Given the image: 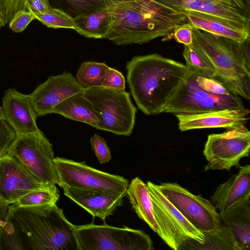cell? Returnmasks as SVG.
<instances>
[{
	"instance_id": "1",
	"label": "cell",
	"mask_w": 250,
	"mask_h": 250,
	"mask_svg": "<svg viewBox=\"0 0 250 250\" xmlns=\"http://www.w3.org/2000/svg\"><path fill=\"white\" fill-rule=\"evenodd\" d=\"M111 17L105 39L116 45L142 44L173 35L189 23L185 15L152 0H104Z\"/></svg>"
},
{
	"instance_id": "2",
	"label": "cell",
	"mask_w": 250,
	"mask_h": 250,
	"mask_svg": "<svg viewBox=\"0 0 250 250\" xmlns=\"http://www.w3.org/2000/svg\"><path fill=\"white\" fill-rule=\"evenodd\" d=\"M126 69L131 94L146 115L163 112L187 71L183 63L157 53L133 57Z\"/></svg>"
},
{
	"instance_id": "3",
	"label": "cell",
	"mask_w": 250,
	"mask_h": 250,
	"mask_svg": "<svg viewBox=\"0 0 250 250\" xmlns=\"http://www.w3.org/2000/svg\"><path fill=\"white\" fill-rule=\"evenodd\" d=\"M8 213L34 250H80L76 226L56 204L31 207L9 205Z\"/></svg>"
},
{
	"instance_id": "4",
	"label": "cell",
	"mask_w": 250,
	"mask_h": 250,
	"mask_svg": "<svg viewBox=\"0 0 250 250\" xmlns=\"http://www.w3.org/2000/svg\"><path fill=\"white\" fill-rule=\"evenodd\" d=\"M187 71L163 111L195 114L244 108L241 97L221 81L187 66Z\"/></svg>"
},
{
	"instance_id": "5",
	"label": "cell",
	"mask_w": 250,
	"mask_h": 250,
	"mask_svg": "<svg viewBox=\"0 0 250 250\" xmlns=\"http://www.w3.org/2000/svg\"><path fill=\"white\" fill-rule=\"evenodd\" d=\"M193 44L209 59L218 79L240 97L250 99V71L246 68L239 42L191 27Z\"/></svg>"
},
{
	"instance_id": "6",
	"label": "cell",
	"mask_w": 250,
	"mask_h": 250,
	"mask_svg": "<svg viewBox=\"0 0 250 250\" xmlns=\"http://www.w3.org/2000/svg\"><path fill=\"white\" fill-rule=\"evenodd\" d=\"M83 95L92 103L98 119L93 127L118 135L131 134L137 109L129 93L95 87L84 89Z\"/></svg>"
},
{
	"instance_id": "7",
	"label": "cell",
	"mask_w": 250,
	"mask_h": 250,
	"mask_svg": "<svg viewBox=\"0 0 250 250\" xmlns=\"http://www.w3.org/2000/svg\"><path fill=\"white\" fill-rule=\"evenodd\" d=\"M80 250H153L143 231L93 223L76 226Z\"/></svg>"
},
{
	"instance_id": "8",
	"label": "cell",
	"mask_w": 250,
	"mask_h": 250,
	"mask_svg": "<svg viewBox=\"0 0 250 250\" xmlns=\"http://www.w3.org/2000/svg\"><path fill=\"white\" fill-rule=\"evenodd\" d=\"M6 153L16 158L43 184L58 185L53 146L43 132L16 134Z\"/></svg>"
},
{
	"instance_id": "9",
	"label": "cell",
	"mask_w": 250,
	"mask_h": 250,
	"mask_svg": "<svg viewBox=\"0 0 250 250\" xmlns=\"http://www.w3.org/2000/svg\"><path fill=\"white\" fill-rule=\"evenodd\" d=\"M158 227V234L172 250H179L185 243L192 239L200 244L205 236L194 227L150 181L146 183Z\"/></svg>"
},
{
	"instance_id": "10",
	"label": "cell",
	"mask_w": 250,
	"mask_h": 250,
	"mask_svg": "<svg viewBox=\"0 0 250 250\" xmlns=\"http://www.w3.org/2000/svg\"><path fill=\"white\" fill-rule=\"evenodd\" d=\"M157 186L186 219L204 234H215L221 230L223 225L220 214L208 200L192 194L176 183Z\"/></svg>"
},
{
	"instance_id": "11",
	"label": "cell",
	"mask_w": 250,
	"mask_h": 250,
	"mask_svg": "<svg viewBox=\"0 0 250 250\" xmlns=\"http://www.w3.org/2000/svg\"><path fill=\"white\" fill-rule=\"evenodd\" d=\"M58 185L64 187L126 192L129 185L125 178L97 170L85 162L57 157L54 159Z\"/></svg>"
},
{
	"instance_id": "12",
	"label": "cell",
	"mask_w": 250,
	"mask_h": 250,
	"mask_svg": "<svg viewBox=\"0 0 250 250\" xmlns=\"http://www.w3.org/2000/svg\"><path fill=\"white\" fill-rule=\"evenodd\" d=\"M250 148V131L245 125L209 134L203 151L208 162L205 170L239 168L241 159L249 156Z\"/></svg>"
},
{
	"instance_id": "13",
	"label": "cell",
	"mask_w": 250,
	"mask_h": 250,
	"mask_svg": "<svg viewBox=\"0 0 250 250\" xmlns=\"http://www.w3.org/2000/svg\"><path fill=\"white\" fill-rule=\"evenodd\" d=\"M178 12L222 19L250 31V6L243 0H152Z\"/></svg>"
},
{
	"instance_id": "14",
	"label": "cell",
	"mask_w": 250,
	"mask_h": 250,
	"mask_svg": "<svg viewBox=\"0 0 250 250\" xmlns=\"http://www.w3.org/2000/svg\"><path fill=\"white\" fill-rule=\"evenodd\" d=\"M47 186L16 158L7 153L0 155V200L12 204L26 194Z\"/></svg>"
},
{
	"instance_id": "15",
	"label": "cell",
	"mask_w": 250,
	"mask_h": 250,
	"mask_svg": "<svg viewBox=\"0 0 250 250\" xmlns=\"http://www.w3.org/2000/svg\"><path fill=\"white\" fill-rule=\"evenodd\" d=\"M84 90L76 77L64 71L50 76L29 95L37 116H42L53 113L56 105L72 95L83 92Z\"/></svg>"
},
{
	"instance_id": "16",
	"label": "cell",
	"mask_w": 250,
	"mask_h": 250,
	"mask_svg": "<svg viewBox=\"0 0 250 250\" xmlns=\"http://www.w3.org/2000/svg\"><path fill=\"white\" fill-rule=\"evenodd\" d=\"M250 110L246 108L224 109L195 114H174L179 129L185 131L193 129L225 128L234 129L245 125Z\"/></svg>"
},
{
	"instance_id": "17",
	"label": "cell",
	"mask_w": 250,
	"mask_h": 250,
	"mask_svg": "<svg viewBox=\"0 0 250 250\" xmlns=\"http://www.w3.org/2000/svg\"><path fill=\"white\" fill-rule=\"evenodd\" d=\"M2 102L4 119L16 134L42 133L37 125L38 116L29 95L9 88L4 91Z\"/></svg>"
},
{
	"instance_id": "18",
	"label": "cell",
	"mask_w": 250,
	"mask_h": 250,
	"mask_svg": "<svg viewBox=\"0 0 250 250\" xmlns=\"http://www.w3.org/2000/svg\"><path fill=\"white\" fill-rule=\"evenodd\" d=\"M64 194L94 217L105 221L114 210L122 206L126 192L64 187Z\"/></svg>"
},
{
	"instance_id": "19",
	"label": "cell",
	"mask_w": 250,
	"mask_h": 250,
	"mask_svg": "<svg viewBox=\"0 0 250 250\" xmlns=\"http://www.w3.org/2000/svg\"><path fill=\"white\" fill-rule=\"evenodd\" d=\"M237 174L219 185L211 196L212 203L223 214L250 200V166H240Z\"/></svg>"
},
{
	"instance_id": "20",
	"label": "cell",
	"mask_w": 250,
	"mask_h": 250,
	"mask_svg": "<svg viewBox=\"0 0 250 250\" xmlns=\"http://www.w3.org/2000/svg\"><path fill=\"white\" fill-rule=\"evenodd\" d=\"M191 27L208 33L241 42L250 37V31L228 21L196 12L185 14Z\"/></svg>"
},
{
	"instance_id": "21",
	"label": "cell",
	"mask_w": 250,
	"mask_h": 250,
	"mask_svg": "<svg viewBox=\"0 0 250 250\" xmlns=\"http://www.w3.org/2000/svg\"><path fill=\"white\" fill-rule=\"evenodd\" d=\"M220 216L222 225L230 232L238 250H250V200Z\"/></svg>"
},
{
	"instance_id": "22",
	"label": "cell",
	"mask_w": 250,
	"mask_h": 250,
	"mask_svg": "<svg viewBox=\"0 0 250 250\" xmlns=\"http://www.w3.org/2000/svg\"><path fill=\"white\" fill-rule=\"evenodd\" d=\"M74 30L87 38L104 39L109 34L111 17L107 7L74 17Z\"/></svg>"
},
{
	"instance_id": "23",
	"label": "cell",
	"mask_w": 250,
	"mask_h": 250,
	"mask_svg": "<svg viewBox=\"0 0 250 250\" xmlns=\"http://www.w3.org/2000/svg\"><path fill=\"white\" fill-rule=\"evenodd\" d=\"M126 194L138 216L146 223L152 230L158 233V227L146 184L139 177L133 179L128 185Z\"/></svg>"
},
{
	"instance_id": "24",
	"label": "cell",
	"mask_w": 250,
	"mask_h": 250,
	"mask_svg": "<svg viewBox=\"0 0 250 250\" xmlns=\"http://www.w3.org/2000/svg\"><path fill=\"white\" fill-rule=\"evenodd\" d=\"M53 113L92 127L98 120L92 103L84 96L83 92L72 95L54 107Z\"/></svg>"
},
{
	"instance_id": "25",
	"label": "cell",
	"mask_w": 250,
	"mask_h": 250,
	"mask_svg": "<svg viewBox=\"0 0 250 250\" xmlns=\"http://www.w3.org/2000/svg\"><path fill=\"white\" fill-rule=\"evenodd\" d=\"M109 67L104 62H83L77 72L76 78L84 89L101 87Z\"/></svg>"
},
{
	"instance_id": "26",
	"label": "cell",
	"mask_w": 250,
	"mask_h": 250,
	"mask_svg": "<svg viewBox=\"0 0 250 250\" xmlns=\"http://www.w3.org/2000/svg\"><path fill=\"white\" fill-rule=\"evenodd\" d=\"M21 233L18 225L7 212L0 221V250H25Z\"/></svg>"
},
{
	"instance_id": "27",
	"label": "cell",
	"mask_w": 250,
	"mask_h": 250,
	"mask_svg": "<svg viewBox=\"0 0 250 250\" xmlns=\"http://www.w3.org/2000/svg\"><path fill=\"white\" fill-rule=\"evenodd\" d=\"M183 56L186 61V66L219 80L218 75L212 63L193 43L189 46L184 45Z\"/></svg>"
},
{
	"instance_id": "28",
	"label": "cell",
	"mask_w": 250,
	"mask_h": 250,
	"mask_svg": "<svg viewBox=\"0 0 250 250\" xmlns=\"http://www.w3.org/2000/svg\"><path fill=\"white\" fill-rule=\"evenodd\" d=\"M60 198L56 185L34 190L21 197L15 203L18 207H31L56 204Z\"/></svg>"
},
{
	"instance_id": "29",
	"label": "cell",
	"mask_w": 250,
	"mask_h": 250,
	"mask_svg": "<svg viewBox=\"0 0 250 250\" xmlns=\"http://www.w3.org/2000/svg\"><path fill=\"white\" fill-rule=\"evenodd\" d=\"M34 16L48 28L74 29V17L61 8L50 7L46 12Z\"/></svg>"
},
{
	"instance_id": "30",
	"label": "cell",
	"mask_w": 250,
	"mask_h": 250,
	"mask_svg": "<svg viewBox=\"0 0 250 250\" xmlns=\"http://www.w3.org/2000/svg\"><path fill=\"white\" fill-rule=\"evenodd\" d=\"M58 1L67 10V13L74 17L106 6L104 0H58Z\"/></svg>"
},
{
	"instance_id": "31",
	"label": "cell",
	"mask_w": 250,
	"mask_h": 250,
	"mask_svg": "<svg viewBox=\"0 0 250 250\" xmlns=\"http://www.w3.org/2000/svg\"><path fill=\"white\" fill-rule=\"evenodd\" d=\"M26 0H0V28L7 25L21 11H27Z\"/></svg>"
},
{
	"instance_id": "32",
	"label": "cell",
	"mask_w": 250,
	"mask_h": 250,
	"mask_svg": "<svg viewBox=\"0 0 250 250\" xmlns=\"http://www.w3.org/2000/svg\"><path fill=\"white\" fill-rule=\"evenodd\" d=\"M90 144L100 164H105L110 161V150L103 138L95 134L91 138Z\"/></svg>"
},
{
	"instance_id": "33",
	"label": "cell",
	"mask_w": 250,
	"mask_h": 250,
	"mask_svg": "<svg viewBox=\"0 0 250 250\" xmlns=\"http://www.w3.org/2000/svg\"><path fill=\"white\" fill-rule=\"evenodd\" d=\"M125 79L122 72L115 68L109 67L101 87L124 91L125 89Z\"/></svg>"
},
{
	"instance_id": "34",
	"label": "cell",
	"mask_w": 250,
	"mask_h": 250,
	"mask_svg": "<svg viewBox=\"0 0 250 250\" xmlns=\"http://www.w3.org/2000/svg\"><path fill=\"white\" fill-rule=\"evenodd\" d=\"M16 136L14 129L4 119H0V155L6 153Z\"/></svg>"
},
{
	"instance_id": "35",
	"label": "cell",
	"mask_w": 250,
	"mask_h": 250,
	"mask_svg": "<svg viewBox=\"0 0 250 250\" xmlns=\"http://www.w3.org/2000/svg\"><path fill=\"white\" fill-rule=\"evenodd\" d=\"M35 20L34 15L28 11H21L17 13L9 22V28L14 32L21 33L28 24Z\"/></svg>"
},
{
	"instance_id": "36",
	"label": "cell",
	"mask_w": 250,
	"mask_h": 250,
	"mask_svg": "<svg viewBox=\"0 0 250 250\" xmlns=\"http://www.w3.org/2000/svg\"><path fill=\"white\" fill-rule=\"evenodd\" d=\"M173 36L176 42L184 45L189 46L193 43L191 26L189 23L177 27Z\"/></svg>"
},
{
	"instance_id": "37",
	"label": "cell",
	"mask_w": 250,
	"mask_h": 250,
	"mask_svg": "<svg viewBox=\"0 0 250 250\" xmlns=\"http://www.w3.org/2000/svg\"><path fill=\"white\" fill-rule=\"evenodd\" d=\"M50 7L49 0H26V1L27 11L33 15L44 13Z\"/></svg>"
},
{
	"instance_id": "38",
	"label": "cell",
	"mask_w": 250,
	"mask_h": 250,
	"mask_svg": "<svg viewBox=\"0 0 250 250\" xmlns=\"http://www.w3.org/2000/svg\"><path fill=\"white\" fill-rule=\"evenodd\" d=\"M241 56L246 68L250 71V37L239 42Z\"/></svg>"
},
{
	"instance_id": "39",
	"label": "cell",
	"mask_w": 250,
	"mask_h": 250,
	"mask_svg": "<svg viewBox=\"0 0 250 250\" xmlns=\"http://www.w3.org/2000/svg\"><path fill=\"white\" fill-rule=\"evenodd\" d=\"M10 205L9 203L0 200V221L5 216Z\"/></svg>"
},
{
	"instance_id": "40",
	"label": "cell",
	"mask_w": 250,
	"mask_h": 250,
	"mask_svg": "<svg viewBox=\"0 0 250 250\" xmlns=\"http://www.w3.org/2000/svg\"><path fill=\"white\" fill-rule=\"evenodd\" d=\"M0 119H4V116L2 112L1 108L0 106Z\"/></svg>"
},
{
	"instance_id": "41",
	"label": "cell",
	"mask_w": 250,
	"mask_h": 250,
	"mask_svg": "<svg viewBox=\"0 0 250 250\" xmlns=\"http://www.w3.org/2000/svg\"><path fill=\"white\" fill-rule=\"evenodd\" d=\"M249 6H250V0H243Z\"/></svg>"
}]
</instances>
